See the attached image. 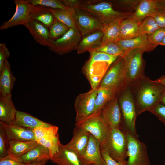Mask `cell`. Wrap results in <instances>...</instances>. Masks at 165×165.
Wrapping results in <instances>:
<instances>
[{"instance_id": "6da1fadb", "label": "cell", "mask_w": 165, "mask_h": 165, "mask_svg": "<svg viewBox=\"0 0 165 165\" xmlns=\"http://www.w3.org/2000/svg\"><path fill=\"white\" fill-rule=\"evenodd\" d=\"M130 87L137 116L160 103L165 92L162 85L145 75Z\"/></svg>"}, {"instance_id": "7a4b0ae2", "label": "cell", "mask_w": 165, "mask_h": 165, "mask_svg": "<svg viewBox=\"0 0 165 165\" xmlns=\"http://www.w3.org/2000/svg\"><path fill=\"white\" fill-rule=\"evenodd\" d=\"M89 53V58L85 63L82 71L91 89H95L98 88L109 67L119 57L95 51Z\"/></svg>"}, {"instance_id": "3957f363", "label": "cell", "mask_w": 165, "mask_h": 165, "mask_svg": "<svg viewBox=\"0 0 165 165\" xmlns=\"http://www.w3.org/2000/svg\"><path fill=\"white\" fill-rule=\"evenodd\" d=\"M80 7L98 20L103 26L118 20L130 18L132 14L116 10L111 1H81Z\"/></svg>"}, {"instance_id": "277c9868", "label": "cell", "mask_w": 165, "mask_h": 165, "mask_svg": "<svg viewBox=\"0 0 165 165\" xmlns=\"http://www.w3.org/2000/svg\"><path fill=\"white\" fill-rule=\"evenodd\" d=\"M127 85L124 58L119 57L109 67L98 88L108 90L117 97Z\"/></svg>"}, {"instance_id": "5b68a950", "label": "cell", "mask_w": 165, "mask_h": 165, "mask_svg": "<svg viewBox=\"0 0 165 165\" xmlns=\"http://www.w3.org/2000/svg\"><path fill=\"white\" fill-rule=\"evenodd\" d=\"M101 148L117 161L126 160L127 157L126 132L120 128H110Z\"/></svg>"}, {"instance_id": "8992f818", "label": "cell", "mask_w": 165, "mask_h": 165, "mask_svg": "<svg viewBox=\"0 0 165 165\" xmlns=\"http://www.w3.org/2000/svg\"><path fill=\"white\" fill-rule=\"evenodd\" d=\"M117 97L122 114L123 129L138 137L135 126L137 116L130 86L128 85Z\"/></svg>"}, {"instance_id": "52a82bcc", "label": "cell", "mask_w": 165, "mask_h": 165, "mask_svg": "<svg viewBox=\"0 0 165 165\" xmlns=\"http://www.w3.org/2000/svg\"><path fill=\"white\" fill-rule=\"evenodd\" d=\"M145 51L136 49L126 52L123 57L128 85L131 86L145 76V63L143 58Z\"/></svg>"}, {"instance_id": "ba28073f", "label": "cell", "mask_w": 165, "mask_h": 165, "mask_svg": "<svg viewBox=\"0 0 165 165\" xmlns=\"http://www.w3.org/2000/svg\"><path fill=\"white\" fill-rule=\"evenodd\" d=\"M127 165H151L145 144L138 137L127 132Z\"/></svg>"}, {"instance_id": "9c48e42d", "label": "cell", "mask_w": 165, "mask_h": 165, "mask_svg": "<svg viewBox=\"0 0 165 165\" xmlns=\"http://www.w3.org/2000/svg\"><path fill=\"white\" fill-rule=\"evenodd\" d=\"M82 36L76 28H70L65 34L55 40H51L49 50L59 55H63L77 50Z\"/></svg>"}, {"instance_id": "30bf717a", "label": "cell", "mask_w": 165, "mask_h": 165, "mask_svg": "<svg viewBox=\"0 0 165 165\" xmlns=\"http://www.w3.org/2000/svg\"><path fill=\"white\" fill-rule=\"evenodd\" d=\"M75 125L86 130L93 136L99 142L101 147L110 128L103 119L101 111L93 114L81 121L75 123Z\"/></svg>"}, {"instance_id": "8fae6325", "label": "cell", "mask_w": 165, "mask_h": 165, "mask_svg": "<svg viewBox=\"0 0 165 165\" xmlns=\"http://www.w3.org/2000/svg\"><path fill=\"white\" fill-rule=\"evenodd\" d=\"M16 5L15 12L8 20L0 26V30H6L19 25L24 26L32 20V13L35 7L29 0H14Z\"/></svg>"}, {"instance_id": "7c38bea8", "label": "cell", "mask_w": 165, "mask_h": 165, "mask_svg": "<svg viewBox=\"0 0 165 165\" xmlns=\"http://www.w3.org/2000/svg\"><path fill=\"white\" fill-rule=\"evenodd\" d=\"M97 91L98 88L91 89L77 96L74 103L76 113L75 123L81 121L93 114Z\"/></svg>"}, {"instance_id": "4fadbf2b", "label": "cell", "mask_w": 165, "mask_h": 165, "mask_svg": "<svg viewBox=\"0 0 165 165\" xmlns=\"http://www.w3.org/2000/svg\"><path fill=\"white\" fill-rule=\"evenodd\" d=\"M75 9L76 25L82 37L96 31H103L104 26L98 20L80 7Z\"/></svg>"}, {"instance_id": "5bb4252c", "label": "cell", "mask_w": 165, "mask_h": 165, "mask_svg": "<svg viewBox=\"0 0 165 165\" xmlns=\"http://www.w3.org/2000/svg\"><path fill=\"white\" fill-rule=\"evenodd\" d=\"M101 116L110 128L123 129L122 119L118 98L108 101L101 111Z\"/></svg>"}, {"instance_id": "9a60e30c", "label": "cell", "mask_w": 165, "mask_h": 165, "mask_svg": "<svg viewBox=\"0 0 165 165\" xmlns=\"http://www.w3.org/2000/svg\"><path fill=\"white\" fill-rule=\"evenodd\" d=\"M79 157L87 164H93L95 165H106L101 154L99 142L90 134L85 150Z\"/></svg>"}, {"instance_id": "2e32d148", "label": "cell", "mask_w": 165, "mask_h": 165, "mask_svg": "<svg viewBox=\"0 0 165 165\" xmlns=\"http://www.w3.org/2000/svg\"><path fill=\"white\" fill-rule=\"evenodd\" d=\"M90 134L86 130L75 126L71 140L64 146L79 156L82 154L87 147Z\"/></svg>"}, {"instance_id": "e0dca14e", "label": "cell", "mask_w": 165, "mask_h": 165, "mask_svg": "<svg viewBox=\"0 0 165 165\" xmlns=\"http://www.w3.org/2000/svg\"><path fill=\"white\" fill-rule=\"evenodd\" d=\"M9 140L20 141H36L33 130L16 125L0 121Z\"/></svg>"}, {"instance_id": "ac0fdd59", "label": "cell", "mask_w": 165, "mask_h": 165, "mask_svg": "<svg viewBox=\"0 0 165 165\" xmlns=\"http://www.w3.org/2000/svg\"><path fill=\"white\" fill-rule=\"evenodd\" d=\"M115 43L120 46L126 53L131 50L140 49L145 52H149L153 50L156 46L148 41V35L139 36L129 39H119Z\"/></svg>"}, {"instance_id": "d6986e66", "label": "cell", "mask_w": 165, "mask_h": 165, "mask_svg": "<svg viewBox=\"0 0 165 165\" xmlns=\"http://www.w3.org/2000/svg\"><path fill=\"white\" fill-rule=\"evenodd\" d=\"M50 160L57 165H87L78 155L66 148L61 143L58 152Z\"/></svg>"}, {"instance_id": "ffe728a7", "label": "cell", "mask_w": 165, "mask_h": 165, "mask_svg": "<svg viewBox=\"0 0 165 165\" xmlns=\"http://www.w3.org/2000/svg\"><path fill=\"white\" fill-rule=\"evenodd\" d=\"M25 27L37 43L42 46H49L51 40L48 27L34 20L30 21Z\"/></svg>"}, {"instance_id": "44dd1931", "label": "cell", "mask_w": 165, "mask_h": 165, "mask_svg": "<svg viewBox=\"0 0 165 165\" xmlns=\"http://www.w3.org/2000/svg\"><path fill=\"white\" fill-rule=\"evenodd\" d=\"M103 35L102 31H99L82 37L76 50L77 53L95 51L100 47Z\"/></svg>"}, {"instance_id": "7402d4cb", "label": "cell", "mask_w": 165, "mask_h": 165, "mask_svg": "<svg viewBox=\"0 0 165 165\" xmlns=\"http://www.w3.org/2000/svg\"><path fill=\"white\" fill-rule=\"evenodd\" d=\"M16 80L10 64L7 60L3 69L0 72V95L4 97L12 95V90Z\"/></svg>"}, {"instance_id": "603a6c76", "label": "cell", "mask_w": 165, "mask_h": 165, "mask_svg": "<svg viewBox=\"0 0 165 165\" xmlns=\"http://www.w3.org/2000/svg\"><path fill=\"white\" fill-rule=\"evenodd\" d=\"M12 123L32 130L37 127H49L53 125L42 121L29 113L18 110L15 120Z\"/></svg>"}, {"instance_id": "cb8c5ba5", "label": "cell", "mask_w": 165, "mask_h": 165, "mask_svg": "<svg viewBox=\"0 0 165 165\" xmlns=\"http://www.w3.org/2000/svg\"><path fill=\"white\" fill-rule=\"evenodd\" d=\"M16 157L20 162L27 163H30L45 160H49L50 159L48 149L39 144L25 154Z\"/></svg>"}, {"instance_id": "d4e9b609", "label": "cell", "mask_w": 165, "mask_h": 165, "mask_svg": "<svg viewBox=\"0 0 165 165\" xmlns=\"http://www.w3.org/2000/svg\"><path fill=\"white\" fill-rule=\"evenodd\" d=\"M17 110L12 99V95L4 97L0 95V121L7 123L15 119Z\"/></svg>"}, {"instance_id": "484cf974", "label": "cell", "mask_w": 165, "mask_h": 165, "mask_svg": "<svg viewBox=\"0 0 165 165\" xmlns=\"http://www.w3.org/2000/svg\"><path fill=\"white\" fill-rule=\"evenodd\" d=\"M157 0H142L130 18L141 22L157 9Z\"/></svg>"}, {"instance_id": "4316f807", "label": "cell", "mask_w": 165, "mask_h": 165, "mask_svg": "<svg viewBox=\"0 0 165 165\" xmlns=\"http://www.w3.org/2000/svg\"><path fill=\"white\" fill-rule=\"evenodd\" d=\"M38 144L36 141L10 140L8 154L16 157L21 156L35 148Z\"/></svg>"}, {"instance_id": "83f0119b", "label": "cell", "mask_w": 165, "mask_h": 165, "mask_svg": "<svg viewBox=\"0 0 165 165\" xmlns=\"http://www.w3.org/2000/svg\"><path fill=\"white\" fill-rule=\"evenodd\" d=\"M50 10L55 18L64 23L69 28H77L75 21L76 12L75 9L50 8Z\"/></svg>"}, {"instance_id": "f1b7e54d", "label": "cell", "mask_w": 165, "mask_h": 165, "mask_svg": "<svg viewBox=\"0 0 165 165\" xmlns=\"http://www.w3.org/2000/svg\"><path fill=\"white\" fill-rule=\"evenodd\" d=\"M141 22L130 18L122 20L119 39H129L137 37L138 28Z\"/></svg>"}, {"instance_id": "f546056e", "label": "cell", "mask_w": 165, "mask_h": 165, "mask_svg": "<svg viewBox=\"0 0 165 165\" xmlns=\"http://www.w3.org/2000/svg\"><path fill=\"white\" fill-rule=\"evenodd\" d=\"M122 20H116L104 26L101 46L110 43L115 42L119 39L120 24Z\"/></svg>"}, {"instance_id": "4dcf8cb0", "label": "cell", "mask_w": 165, "mask_h": 165, "mask_svg": "<svg viewBox=\"0 0 165 165\" xmlns=\"http://www.w3.org/2000/svg\"><path fill=\"white\" fill-rule=\"evenodd\" d=\"M31 17L32 20L37 21L49 28L55 20L50 8L40 6H35L31 14Z\"/></svg>"}, {"instance_id": "1f68e13d", "label": "cell", "mask_w": 165, "mask_h": 165, "mask_svg": "<svg viewBox=\"0 0 165 165\" xmlns=\"http://www.w3.org/2000/svg\"><path fill=\"white\" fill-rule=\"evenodd\" d=\"M141 0H120L111 2L116 10L127 13L132 14L136 10Z\"/></svg>"}, {"instance_id": "d6a6232c", "label": "cell", "mask_w": 165, "mask_h": 165, "mask_svg": "<svg viewBox=\"0 0 165 165\" xmlns=\"http://www.w3.org/2000/svg\"><path fill=\"white\" fill-rule=\"evenodd\" d=\"M116 97L109 90L104 89L98 88L93 114L97 113L100 112L108 101Z\"/></svg>"}, {"instance_id": "836d02e7", "label": "cell", "mask_w": 165, "mask_h": 165, "mask_svg": "<svg viewBox=\"0 0 165 165\" xmlns=\"http://www.w3.org/2000/svg\"><path fill=\"white\" fill-rule=\"evenodd\" d=\"M36 141L38 144L42 145L48 149L50 158L58 152L61 144L58 134L56 135L44 138Z\"/></svg>"}, {"instance_id": "e575fe53", "label": "cell", "mask_w": 165, "mask_h": 165, "mask_svg": "<svg viewBox=\"0 0 165 165\" xmlns=\"http://www.w3.org/2000/svg\"><path fill=\"white\" fill-rule=\"evenodd\" d=\"M159 28L152 17H147L141 23L138 28L137 36L144 35L149 36Z\"/></svg>"}, {"instance_id": "d590c367", "label": "cell", "mask_w": 165, "mask_h": 165, "mask_svg": "<svg viewBox=\"0 0 165 165\" xmlns=\"http://www.w3.org/2000/svg\"><path fill=\"white\" fill-rule=\"evenodd\" d=\"M70 28L64 23L55 18V20L49 28L51 40H56L61 37L69 31Z\"/></svg>"}, {"instance_id": "8d00e7d4", "label": "cell", "mask_w": 165, "mask_h": 165, "mask_svg": "<svg viewBox=\"0 0 165 165\" xmlns=\"http://www.w3.org/2000/svg\"><path fill=\"white\" fill-rule=\"evenodd\" d=\"M95 51L118 57H123L126 53L125 51L115 42L110 43L101 46Z\"/></svg>"}, {"instance_id": "74e56055", "label": "cell", "mask_w": 165, "mask_h": 165, "mask_svg": "<svg viewBox=\"0 0 165 165\" xmlns=\"http://www.w3.org/2000/svg\"><path fill=\"white\" fill-rule=\"evenodd\" d=\"M58 127L53 125L49 127H37L33 130L36 141L42 138L56 135L58 134Z\"/></svg>"}, {"instance_id": "f35d334b", "label": "cell", "mask_w": 165, "mask_h": 165, "mask_svg": "<svg viewBox=\"0 0 165 165\" xmlns=\"http://www.w3.org/2000/svg\"><path fill=\"white\" fill-rule=\"evenodd\" d=\"M32 5L40 6L52 9H67L61 0H29Z\"/></svg>"}, {"instance_id": "ab89813d", "label": "cell", "mask_w": 165, "mask_h": 165, "mask_svg": "<svg viewBox=\"0 0 165 165\" xmlns=\"http://www.w3.org/2000/svg\"><path fill=\"white\" fill-rule=\"evenodd\" d=\"M10 140L2 126L0 124V158L8 155Z\"/></svg>"}, {"instance_id": "60d3db41", "label": "cell", "mask_w": 165, "mask_h": 165, "mask_svg": "<svg viewBox=\"0 0 165 165\" xmlns=\"http://www.w3.org/2000/svg\"><path fill=\"white\" fill-rule=\"evenodd\" d=\"M165 36V28H160L148 36V41L156 47L159 45Z\"/></svg>"}, {"instance_id": "b9f144b4", "label": "cell", "mask_w": 165, "mask_h": 165, "mask_svg": "<svg viewBox=\"0 0 165 165\" xmlns=\"http://www.w3.org/2000/svg\"><path fill=\"white\" fill-rule=\"evenodd\" d=\"M165 125V105L159 103L148 110Z\"/></svg>"}, {"instance_id": "7bdbcfd3", "label": "cell", "mask_w": 165, "mask_h": 165, "mask_svg": "<svg viewBox=\"0 0 165 165\" xmlns=\"http://www.w3.org/2000/svg\"><path fill=\"white\" fill-rule=\"evenodd\" d=\"M10 53L5 43H0V72L3 69Z\"/></svg>"}, {"instance_id": "ee69618b", "label": "cell", "mask_w": 165, "mask_h": 165, "mask_svg": "<svg viewBox=\"0 0 165 165\" xmlns=\"http://www.w3.org/2000/svg\"><path fill=\"white\" fill-rule=\"evenodd\" d=\"M31 163H22L16 157L9 154L0 158V165H30Z\"/></svg>"}, {"instance_id": "f6af8a7d", "label": "cell", "mask_w": 165, "mask_h": 165, "mask_svg": "<svg viewBox=\"0 0 165 165\" xmlns=\"http://www.w3.org/2000/svg\"><path fill=\"white\" fill-rule=\"evenodd\" d=\"M154 19L157 25L160 28H165V13L157 9L151 15Z\"/></svg>"}, {"instance_id": "bcb514c9", "label": "cell", "mask_w": 165, "mask_h": 165, "mask_svg": "<svg viewBox=\"0 0 165 165\" xmlns=\"http://www.w3.org/2000/svg\"><path fill=\"white\" fill-rule=\"evenodd\" d=\"M101 153L106 165H127V161L126 160L117 161L111 157L105 150L101 149Z\"/></svg>"}, {"instance_id": "7dc6e473", "label": "cell", "mask_w": 165, "mask_h": 165, "mask_svg": "<svg viewBox=\"0 0 165 165\" xmlns=\"http://www.w3.org/2000/svg\"><path fill=\"white\" fill-rule=\"evenodd\" d=\"M68 8L75 9L80 7L81 1L77 0H61Z\"/></svg>"}, {"instance_id": "c3c4849f", "label": "cell", "mask_w": 165, "mask_h": 165, "mask_svg": "<svg viewBox=\"0 0 165 165\" xmlns=\"http://www.w3.org/2000/svg\"><path fill=\"white\" fill-rule=\"evenodd\" d=\"M157 9L165 13V0H157Z\"/></svg>"}, {"instance_id": "681fc988", "label": "cell", "mask_w": 165, "mask_h": 165, "mask_svg": "<svg viewBox=\"0 0 165 165\" xmlns=\"http://www.w3.org/2000/svg\"><path fill=\"white\" fill-rule=\"evenodd\" d=\"M154 81L162 85L165 88V75L162 76Z\"/></svg>"}, {"instance_id": "f907efd6", "label": "cell", "mask_w": 165, "mask_h": 165, "mask_svg": "<svg viewBox=\"0 0 165 165\" xmlns=\"http://www.w3.org/2000/svg\"><path fill=\"white\" fill-rule=\"evenodd\" d=\"M48 160H45L40 161L31 163L30 165H45Z\"/></svg>"}, {"instance_id": "816d5d0a", "label": "cell", "mask_w": 165, "mask_h": 165, "mask_svg": "<svg viewBox=\"0 0 165 165\" xmlns=\"http://www.w3.org/2000/svg\"><path fill=\"white\" fill-rule=\"evenodd\" d=\"M160 103L165 105V92L161 98Z\"/></svg>"}, {"instance_id": "f5cc1de1", "label": "cell", "mask_w": 165, "mask_h": 165, "mask_svg": "<svg viewBox=\"0 0 165 165\" xmlns=\"http://www.w3.org/2000/svg\"><path fill=\"white\" fill-rule=\"evenodd\" d=\"M159 45L165 46V36L161 42L159 44Z\"/></svg>"}, {"instance_id": "db71d44e", "label": "cell", "mask_w": 165, "mask_h": 165, "mask_svg": "<svg viewBox=\"0 0 165 165\" xmlns=\"http://www.w3.org/2000/svg\"><path fill=\"white\" fill-rule=\"evenodd\" d=\"M87 165H94L93 164H88Z\"/></svg>"}, {"instance_id": "11a10c76", "label": "cell", "mask_w": 165, "mask_h": 165, "mask_svg": "<svg viewBox=\"0 0 165 165\" xmlns=\"http://www.w3.org/2000/svg\"><path fill=\"white\" fill-rule=\"evenodd\" d=\"M164 159H165V161H164V165H165V157L164 158Z\"/></svg>"}]
</instances>
